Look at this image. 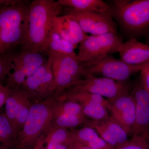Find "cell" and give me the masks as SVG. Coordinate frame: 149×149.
<instances>
[{
    "mask_svg": "<svg viewBox=\"0 0 149 149\" xmlns=\"http://www.w3.org/2000/svg\"><path fill=\"white\" fill-rule=\"evenodd\" d=\"M63 7L54 0H34L29 4L28 24L22 50L44 54L56 16Z\"/></svg>",
    "mask_w": 149,
    "mask_h": 149,
    "instance_id": "1",
    "label": "cell"
},
{
    "mask_svg": "<svg viewBox=\"0 0 149 149\" xmlns=\"http://www.w3.org/2000/svg\"><path fill=\"white\" fill-rule=\"evenodd\" d=\"M29 1L0 7V55L11 52L24 44L27 24Z\"/></svg>",
    "mask_w": 149,
    "mask_h": 149,
    "instance_id": "2",
    "label": "cell"
},
{
    "mask_svg": "<svg viewBox=\"0 0 149 149\" xmlns=\"http://www.w3.org/2000/svg\"><path fill=\"white\" fill-rule=\"evenodd\" d=\"M111 8L112 17L130 39L149 34V0H115Z\"/></svg>",
    "mask_w": 149,
    "mask_h": 149,
    "instance_id": "3",
    "label": "cell"
},
{
    "mask_svg": "<svg viewBox=\"0 0 149 149\" xmlns=\"http://www.w3.org/2000/svg\"><path fill=\"white\" fill-rule=\"evenodd\" d=\"M54 96L32 104L28 117L17 135L14 149H34L50 124L54 116Z\"/></svg>",
    "mask_w": 149,
    "mask_h": 149,
    "instance_id": "4",
    "label": "cell"
},
{
    "mask_svg": "<svg viewBox=\"0 0 149 149\" xmlns=\"http://www.w3.org/2000/svg\"><path fill=\"white\" fill-rule=\"evenodd\" d=\"M55 83L56 98L83 78L85 72L77 57L47 53Z\"/></svg>",
    "mask_w": 149,
    "mask_h": 149,
    "instance_id": "5",
    "label": "cell"
},
{
    "mask_svg": "<svg viewBox=\"0 0 149 149\" xmlns=\"http://www.w3.org/2000/svg\"><path fill=\"white\" fill-rule=\"evenodd\" d=\"M123 42L117 34L109 33L88 36L80 43L77 59L80 63H90L119 52Z\"/></svg>",
    "mask_w": 149,
    "mask_h": 149,
    "instance_id": "6",
    "label": "cell"
},
{
    "mask_svg": "<svg viewBox=\"0 0 149 149\" xmlns=\"http://www.w3.org/2000/svg\"><path fill=\"white\" fill-rule=\"evenodd\" d=\"M81 64L85 73L95 76L102 75L121 82H128L132 75L141 71L143 65H130L112 55L94 62Z\"/></svg>",
    "mask_w": 149,
    "mask_h": 149,
    "instance_id": "7",
    "label": "cell"
},
{
    "mask_svg": "<svg viewBox=\"0 0 149 149\" xmlns=\"http://www.w3.org/2000/svg\"><path fill=\"white\" fill-rule=\"evenodd\" d=\"M131 88L132 86L128 81L118 82L86 73L83 78L69 89L99 95L111 101L123 94L130 92Z\"/></svg>",
    "mask_w": 149,
    "mask_h": 149,
    "instance_id": "8",
    "label": "cell"
},
{
    "mask_svg": "<svg viewBox=\"0 0 149 149\" xmlns=\"http://www.w3.org/2000/svg\"><path fill=\"white\" fill-rule=\"evenodd\" d=\"M57 99L80 104L86 117L92 121H100L109 116V102L103 97L85 91L68 89Z\"/></svg>",
    "mask_w": 149,
    "mask_h": 149,
    "instance_id": "9",
    "label": "cell"
},
{
    "mask_svg": "<svg viewBox=\"0 0 149 149\" xmlns=\"http://www.w3.org/2000/svg\"><path fill=\"white\" fill-rule=\"evenodd\" d=\"M22 89L30 100L42 101L54 95L55 83L50 63L47 61L25 80Z\"/></svg>",
    "mask_w": 149,
    "mask_h": 149,
    "instance_id": "10",
    "label": "cell"
},
{
    "mask_svg": "<svg viewBox=\"0 0 149 149\" xmlns=\"http://www.w3.org/2000/svg\"><path fill=\"white\" fill-rule=\"evenodd\" d=\"M66 15L74 19L83 32L92 35L109 33L117 34L116 24L112 17L93 13L77 11L69 9Z\"/></svg>",
    "mask_w": 149,
    "mask_h": 149,
    "instance_id": "11",
    "label": "cell"
},
{
    "mask_svg": "<svg viewBox=\"0 0 149 149\" xmlns=\"http://www.w3.org/2000/svg\"><path fill=\"white\" fill-rule=\"evenodd\" d=\"M32 105L22 88L10 90L5 104V114L16 130L17 135L27 120Z\"/></svg>",
    "mask_w": 149,
    "mask_h": 149,
    "instance_id": "12",
    "label": "cell"
},
{
    "mask_svg": "<svg viewBox=\"0 0 149 149\" xmlns=\"http://www.w3.org/2000/svg\"><path fill=\"white\" fill-rule=\"evenodd\" d=\"M135 102V120L129 135L144 136L149 130V93L141 77L130 93Z\"/></svg>",
    "mask_w": 149,
    "mask_h": 149,
    "instance_id": "13",
    "label": "cell"
},
{
    "mask_svg": "<svg viewBox=\"0 0 149 149\" xmlns=\"http://www.w3.org/2000/svg\"><path fill=\"white\" fill-rule=\"evenodd\" d=\"M109 115L117 121L129 135L135 120V102L130 92L109 101Z\"/></svg>",
    "mask_w": 149,
    "mask_h": 149,
    "instance_id": "14",
    "label": "cell"
},
{
    "mask_svg": "<svg viewBox=\"0 0 149 149\" xmlns=\"http://www.w3.org/2000/svg\"><path fill=\"white\" fill-rule=\"evenodd\" d=\"M87 126L95 130L101 138L113 149L122 146L129 140L127 132L110 116L100 121L91 120Z\"/></svg>",
    "mask_w": 149,
    "mask_h": 149,
    "instance_id": "15",
    "label": "cell"
},
{
    "mask_svg": "<svg viewBox=\"0 0 149 149\" xmlns=\"http://www.w3.org/2000/svg\"><path fill=\"white\" fill-rule=\"evenodd\" d=\"M52 29L76 47L89 36L83 32L77 22L68 15L55 17Z\"/></svg>",
    "mask_w": 149,
    "mask_h": 149,
    "instance_id": "16",
    "label": "cell"
},
{
    "mask_svg": "<svg viewBox=\"0 0 149 149\" xmlns=\"http://www.w3.org/2000/svg\"><path fill=\"white\" fill-rule=\"evenodd\" d=\"M120 60L130 65H143L149 63V45L130 39L123 42L119 52Z\"/></svg>",
    "mask_w": 149,
    "mask_h": 149,
    "instance_id": "17",
    "label": "cell"
},
{
    "mask_svg": "<svg viewBox=\"0 0 149 149\" xmlns=\"http://www.w3.org/2000/svg\"><path fill=\"white\" fill-rule=\"evenodd\" d=\"M46 61L42 54L21 50L19 52L13 53V66L22 70L27 77L32 75Z\"/></svg>",
    "mask_w": 149,
    "mask_h": 149,
    "instance_id": "18",
    "label": "cell"
},
{
    "mask_svg": "<svg viewBox=\"0 0 149 149\" xmlns=\"http://www.w3.org/2000/svg\"><path fill=\"white\" fill-rule=\"evenodd\" d=\"M62 7L77 11L93 13L112 16L111 8L102 0H58Z\"/></svg>",
    "mask_w": 149,
    "mask_h": 149,
    "instance_id": "19",
    "label": "cell"
},
{
    "mask_svg": "<svg viewBox=\"0 0 149 149\" xmlns=\"http://www.w3.org/2000/svg\"><path fill=\"white\" fill-rule=\"evenodd\" d=\"M72 139L91 149H113L104 141L93 128L88 126L79 129H71Z\"/></svg>",
    "mask_w": 149,
    "mask_h": 149,
    "instance_id": "20",
    "label": "cell"
},
{
    "mask_svg": "<svg viewBox=\"0 0 149 149\" xmlns=\"http://www.w3.org/2000/svg\"><path fill=\"white\" fill-rule=\"evenodd\" d=\"M76 48L52 29L47 42L46 53L77 57V54L74 52Z\"/></svg>",
    "mask_w": 149,
    "mask_h": 149,
    "instance_id": "21",
    "label": "cell"
},
{
    "mask_svg": "<svg viewBox=\"0 0 149 149\" xmlns=\"http://www.w3.org/2000/svg\"><path fill=\"white\" fill-rule=\"evenodd\" d=\"M17 133L5 114L0 112V149H14Z\"/></svg>",
    "mask_w": 149,
    "mask_h": 149,
    "instance_id": "22",
    "label": "cell"
},
{
    "mask_svg": "<svg viewBox=\"0 0 149 149\" xmlns=\"http://www.w3.org/2000/svg\"><path fill=\"white\" fill-rule=\"evenodd\" d=\"M90 120L87 118L66 114L54 116L49 126L67 129H74L80 125L87 126Z\"/></svg>",
    "mask_w": 149,
    "mask_h": 149,
    "instance_id": "23",
    "label": "cell"
},
{
    "mask_svg": "<svg viewBox=\"0 0 149 149\" xmlns=\"http://www.w3.org/2000/svg\"><path fill=\"white\" fill-rule=\"evenodd\" d=\"M44 135H45V138L44 141H42L47 143H56L68 146L73 141L71 129L49 125Z\"/></svg>",
    "mask_w": 149,
    "mask_h": 149,
    "instance_id": "24",
    "label": "cell"
},
{
    "mask_svg": "<svg viewBox=\"0 0 149 149\" xmlns=\"http://www.w3.org/2000/svg\"><path fill=\"white\" fill-rule=\"evenodd\" d=\"M55 99L54 116L66 114L86 117L83 113V108L80 104L70 101L61 100L55 98Z\"/></svg>",
    "mask_w": 149,
    "mask_h": 149,
    "instance_id": "25",
    "label": "cell"
},
{
    "mask_svg": "<svg viewBox=\"0 0 149 149\" xmlns=\"http://www.w3.org/2000/svg\"><path fill=\"white\" fill-rule=\"evenodd\" d=\"M27 78L22 70L13 66L12 72L8 74L6 79L5 86L10 90L22 88Z\"/></svg>",
    "mask_w": 149,
    "mask_h": 149,
    "instance_id": "26",
    "label": "cell"
},
{
    "mask_svg": "<svg viewBox=\"0 0 149 149\" xmlns=\"http://www.w3.org/2000/svg\"><path fill=\"white\" fill-rule=\"evenodd\" d=\"M13 53L10 52L0 55V83L6 79L8 75L13 69Z\"/></svg>",
    "mask_w": 149,
    "mask_h": 149,
    "instance_id": "27",
    "label": "cell"
},
{
    "mask_svg": "<svg viewBox=\"0 0 149 149\" xmlns=\"http://www.w3.org/2000/svg\"><path fill=\"white\" fill-rule=\"evenodd\" d=\"M114 149H149V141L143 136H133L125 144Z\"/></svg>",
    "mask_w": 149,
    "mask_h": 149,
    "instance_id": "28",
    "label": "cell"
},
{
    "mask_svg": "<svg viewBox=\"0 0 149 149\" xmlns=\"http://www.w3.org/2000/svg\"><path fill=\"white\" fill-rule=\"evenodd\" d=\"M140 72L142 82L149 93V63L143 65Z\"/></svg>",
    "mask_w": 149,
    "mask_h": 149,
    "instance_id": "29",
    "label": "cell"
},
{
    "mask_svg": "<svg viewBox=\"0 0 149 149\" xmlns=\"http://www.w3.org/2000/svg\"><path fill=\"white\" fill-rule=\"evenodd\" d=\"M10 93V90L7 88L5 85L0 83V110L4 105L5 104L6 101L8 98Z\"/></svg>",
    "mask_w": 149,
    "mask_h": 149,
    "instance_id": "30",
    "label": "cell"
},
{
    "mask_svg": "<svg viewBox=\"0 0 149 149\" xmlns=\"http://www.w3.org/2000/svg\"><path fill=\"white\" fill-rule=\"evenodd\" d=\"M27 1L24 0H0V7L3 6H11L20 4Z\"/></svg>",
    "mask_w": 149,
    "mask_h": 149,
    "instance_id": "31",
    "label": "cell"
},
{
    "mask_svg": "<svg viewBox=\"0 0 149 149\" xmlns=\"http://www.w3.org/2000/svg\"><path fill=\"white\" fill-rule=\"evenodd\" d=\"M46 149H68V146L56 143H48Z\"/></svg>",
    "mask_w": 149,
    "mask_h": 149,
    "instance_id": "32",
    "label": "cell"
},
{
    "mask_svg": "<svg viewBox=\"0 0 149 149\" xmlns=\"http://www.w3.org/2000/svg\"><path fill=\"white\" fill-rule=\"evenodd\" d=\"M68 149H77L74 146V145L71 143L70 144L69 146H68Z\"/></svg>",
    "mask_w": 149,
    "mask_h": 149,
    "instance_id": "33",
    "label": "cell"
},
{
    "mask_svg": "<svg viewBox=\"0 0 149 149\" xmlns=\"http://www.w3.org/2000/svg\"><path fill=\"white\" fill-rule=\"evenodd\" d=\"M146 138V139L148 140V141H149V130L148 132L147 133V134L146 135H145V136H143Z\"/></svg>",
    "mask_w": 149,
    "mask_h": 149,
    "instance_id": "34",
    "label": "cell"
},
{
    "mask_svg": "<svg viewBox=\"0 0 149 149\" xmlns=\"http://www.w3.org/2000/svg\"><path fill=\"white\" fill-rule=\"evenodd\" d=\"M34 149H43L42 148H40V145H39V143H37V146H36V147H35V148Z\"/></svg>",
    "mask_w": 149,
    "mask_h": 149,
    "instance_id": "35",
    "label": "cell"
},
{
    "mask_svg": "<svg viewBox=\"0 0 149 149\" xmlns=\"http://www.w3.org/2000/svg\"><path fill=\"white\" fill-rule=\"evenodd\" d=\"M147 44H148V45H149V33L148 34V35H147Z\"/></svg>",
    "mask_w": 149,
    "mask_h": 149,
    "instance_id": "36",
    "label": "cell"
}]
</instances>
